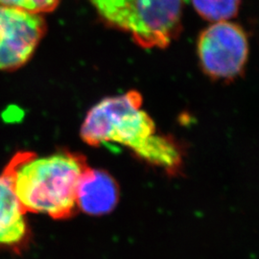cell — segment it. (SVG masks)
<instances>
[{
	"mask_svg": "<svg viewBox=\"0 0 259 259\" xmlns=\"http://www.w3.org/2000/svg\"><path fill=\"white\" fill-rule=\"evenodd\" d=\"M81 136L92 146L120 144L167 171H175L182 163L176 144L157 134L154 121L142 109L141 95L135 91L97 103L83 120Z\"/></svg>",
	"mask_w": 259,
	"mask_h": 259,
	"instance_id": "6da1fadb",
	"label": "cell"
},
{
	"mask_svg": "<svg viewBox=\"0 0 259 259\" xmlns=\"http://www.w3.org/2000/svg\"><path fill=\"white\" fill-rule=\"evenodd\" d=\"M88 166L83 156L72 153L38 157L32 152H19L2 174L26 212L65 219L74 212L77 184Z\"/></svg>",
	"mask_w": 259,
	"mask_h": 259,
	"instance_id": "7a4b0ae2",
	"label": "cell"
},
{
	"mask_svg": "<svg viewBox=\"0 0 259 259\" xmlns=\"http://www.w3.org/2000/svg\"><path fill=\"white\" fill-rule=\"evenodd\" d=\"M100 17L144 48L166 47L181 30L183 0H90Z\"/></svg>",
	"mask_w": 259,
	"mask_h": 259,
	"instance_id": "3957f363",
	"label": "cell"
},
{
	"mask_svg": "<svg viewBox=\"0 0 259 259\" xmlns=\"http://www.w3.org/2000/svg\"><path fill=\"white\" fill-rule=\"evenodd\" d=\"M249 53L244 30L229 21L214 22L198 41L200 63L206 74L215 79H233L240 74Z\"/></svg>",
	"mask_w": 259,
	"mask_h": 259,
	"instance_id": "277c9868",
	"label": "cell"
},
{
	"mask_svg": "<svg viewBox=\"0 0 259 259\" xmlns=\"http://www.w3.org/2000/svg\"><path fill=\"white\" fill-rule=\"evenodd\" d=\"M46 31L41 15L0 5V70L27 63Z\"/></svg>",
	"mask_w": 259,
	"mask_h": 259,
	"instance_id": "5b68a950",
	"label": "cell"
},
{
	"mask_svg": "<svg viewBox=\"0 0 259 259\" xmlns=\"http://www.w3.org/2000/svg\"><path fill=\"white\" fill-rule=\"evenodd\" d=\"M118 197V186L110 174L89 166L83 170L76 188V206L83 212L93 216L111 212Z\"/></svg>",
	"mask_w": 259,
	"mask_h": 259,
	"instance_id": "8992f818",
	"label": "cell"
},
{
	"mask_svg": "<svg viewBox=\"0 0 259 259\" xmlns=\"http://www.w3.org/2000/svg\"><path fill=\"white\" fill-rule=\"evenodd\" d=\"M23 206L7 178L0 175V245L13 247L27 234Z\"/></svg>",
	"mask_w": 259,
	"mask_h": 259,
	"instance_id": "52a82bcc",
	"label": "cell"
},
{
	"mask_svg": "<svg viewBox=\"0 0 259 259\" xmlns=\"http://www.w3.org/2000/svg\"><path fill=\"white\" fill-rule=\"evenodd\" d=\"M241 0H192L198 14L213 22L229 21L237 15Z\"/></svg>",
	"mask_w": 259,
	"mask_h": 259,
	"instance_id": "ba28073f",
	"label": "cell"
},
{
	"mask_svg": "<svg viewBox=\"0 0 259 259\" xmlns=\"http://www.w3.org/2000/svg\"><path fill=\"white\" fill-rule=\"evenodd\" d=\"M59 2L60 0H0V5L41 15L53 11Z\"/></svg>",
	"mask_w": 259,
	"mask_h": 259,
	"instance_id": "9c48e42d",
	"label": "cell"
}]
</instances>
